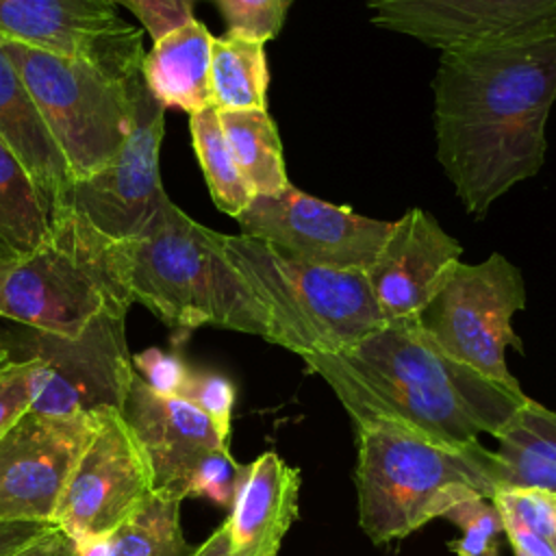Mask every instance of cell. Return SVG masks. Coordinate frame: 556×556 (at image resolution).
I'll list each match as a JSON object with an SVG mask.
<instances>
[{"label":"cell","instance_id":"1","mask_svg":"<svg viewBox=\"0 0 556 556\" xmlns=\"http://www.w3.org/2000/svg\"><path fill=\"white\" fill-rule=\"evenodd\" d=\"M432 91L437 159L467 213L482 219L545 161V124L556 100V30L445 50Z\"/></svg>","mask_w":556,"mask_h":556},{"label":"cell","instance_id":"2","mask_svg":"<svg viewBox=\"0 0 556 556\" xmlns=\"http://www.w3.org/2000/svg\"><path fill=\"white\" fill-rule=\"evenodd\" d=\"M352 421L387 419L437 443L469 447L497 437L528 402L447 354L415 319L387 321L334 354L300 356Z\"/></svg>","mask_w":556,"mask_h":556},{"label":"cell","instance_id":"3","mask_svg":"<svg viewBox=\"0 0 556 556\" xmlns=\"http://www.w3.org/2000/svg\"><path fill=\"white\" fill-rule=\"evenodd\" d=\"M128 243L98 230L70 204L50 206L46 237L28 252L0 256V319L78 337L100 313L126 315Z\"/></svg>","mask_w":556,"mask_h":556},{"label":"cell","instance_id":"4","mask_svg":"<svg viewBox=\"0 0 556 556\" xmlns=\"http://www.w3.org/2000/svg\"><path fill=\"white\" fill-rule=\"evenodd\" d=\"M358 526L371 543L404 539L469 497L495 493L493 450L450 447L387 419H356Z\"/></svg>","mask_w":556,"mask_h":556},{"label":"cell","instance_id":"5","mask_svg":"<svg viewBox=\"0 0 556 556\" xmlns=\"http://www.w3.org/2000/svg\"><path fill=\"white\" fill-rule=\"evenodd\" d=\"M126 243L132 298L165 326L178 332L217 326L271 341L269 313L226 256L222 232L169 200L150 228Z\"/></svg>","mask_w":556,"mask_h":556},{"label":"cell","instance_id":"6","mask_svg":"<svg viewBox=\"0 0 556 556\" xmlns=\"http://www.w3.org/2000/svg\"><path fill=\"white\" fill-rule=\"evenodd\" d=\"M224 250L269 313V343L298 356L343 352L387 324L365 271L302 263L245 235H224Z\"/></svg>","mask_w":556,"mask_h":556},{"label":"cell","instance_id":"7","mask_svg":"<svg viewBox=\"0 0 556 556\" xmlns=\"http://www.w3.org/2000/svg\"><path fill=\"white\" fill-rule=\"evenodd\" d=\"M41 111L72 180L102 169L126 143L132 126V80L143 63L111 67L89 59L59 56L0 37Z\"/></svg>","mask_w":556,"mask_h":556},{"label":"cell","instance_id":"8","mask_svg":"<svg viewBox=\"0 0 556 556\" xmlns=\"http://www.w3.org/2000/svg\"><path fill=\"white\" fill-rule=\"evenodd\" d=\"M126 315L100 313L78 337L28 326L0 330V348L30 369V410L78 415L122 410L135 367L126 343Z\"/></svg>","mask_w":556,"mask_h":556},{"label":"cell","instance_id":"9","mask_svg":"<svg viewBox=\"0 0 556 556\" xmlns=\"http://www.w3.org/2000/svg\"><path fill=\"white\" fill-rule=\"evenodd\" d=\"M521 308L523 276L506 256L493 252L478 265L460 261L417 321L447 354L489 380L521 391L504 356L508 345L521 352L513 330V317Z\"/></svg>","mask_w":556,"mask_h":556},{"label":"cell","instance_id":"10","mask_svg":"<svg viewBox=\"0 0 556 556\" xmlns=\"http://www.w3.org/2000/svg\"><path fill=\"white\" fill-rule=\"evenodd\" d=\"M163 132L165 106L150 93L139 72L132 80V126L126 143L102 169L72 180L54 204L74 206L113 239L141 237L169 202L159 174Z\"/></svg>","mask_w":556,"mask_h":556},{"label":"cell","instance_id":"11","mask_svg":"<svg viewBox=\"0 0 556 556\" xmlns=\"http://www.w3.org/2000/svg\"><path fill=\"white\" fill-rule=\"evenodd\" d=\"M150 495L148 463L122 413L93 410V432L65 482L52 523L72 541L111 536Z\"/></svg>","mask_w":556,"mask_h":556},{"label":"cell","instance_id":"12","mask_svg":"<svg viewBox=\"0 0 556 556\" xmlns=\"http://www.w3.org/2000/svg\"><path fill=\"white\" fill-rule=\"evenodd\" d=\"M241 235L302 263L367 271L391 224L330 204L295 187L274 195H254L235 217Z\"/></svg>","mask_w":556,"mask_h":556},{"label":"cell","instance_id":"13","mask_svg":"<svg viewBox=\"0 0 556 556\" xmlns=\"http://www.w3.org/2000/svg\"><path fill=\"white\" fill-rule=\"evenodd\" d=\"M93 432V413L26 410L0 437V521L52 523L65 482Z\"/></svg>","mask_w":556,"mask_h":556},{"label":"cell","instance_id":"14","mask_svg":"<svg viewBox=\"0 0 556 556\" xmlns=\"http://www.w3.org/2000/svg\"><path fill=\"white\" fill-rule=\"evenodd\" d=\"M371 24L430 48L500 46L556 30V0H371Z\"/></svg>","mask_w":556,"mask_h":556},{"label":"cell","instance_id":"15","mask_svg":"<svg viewBox=\"0 0 556 556\" xmlns=\"http://www.w3.org/2000/svg\"><path fill=\"white\" fill-rule=\"evenodd\" d=\"M0 37L111 67L143 63L141 30L113 0H0Z\"/></svg>","mask_w":556,"mask_h":556},{"label":"cell","instance_id":"16","mask_svg":"<svg viewBox=\"0 0 556 556\" xmlns=\"http://www.w3.org/2000/svg\"><path fill=\"white\" fill-rule=\"evenodd\" d=\"M119 413L143 452L152 493L169 500H187L200 463L211 452L230 447L195 404L156 393L137 371Z\"/></svg>","mask_w":556,"mask_h":556},{"label":"cell","instance_id":"17","mask_svg":"<svg viewBox=\"0 0 556 556\" xmlns=\"http://www.w3.org/2000/svg\"><path fill=\"white\" fill-rule=\"evenodd\" d=\"M463 245L424 208H408L365 276L387 321L415 319L450 280Z\"/></svg>","mask_w":556,"mask_h":556},{"label":"cell","instance_id":"18","mask_svg":"<svg viewBox=\"0 0 556 556\" xmlns=\"http://www.w3.org/2000/svg\"><path fill=\"white\" fill-rule=\"evenodd\" d=\"M300 482V469L269 450L243 467L226 519L230 556H278L298 519Z\"/></svg>","mask_w":556,"mask_h":556},{"label":"cell","instance_id":"19","mask_svg":"<svg viewBox=\"0 0 556 556\" xmlns=\"http://www.w3.org/2000/svg\"><path fill=\"white\" fill-rule=\"evenodd\" d=\"M0 143L26 169L48 204L59 202L72 185L70 165L59 150L41 111L17 67L0 46Z\"/></svg>","mask_w":556,"mask_h":556},{"label":"cell","instance_id":"20","mask_svg":"<svg viewBox=\"0 0 556 556\" xmlns=\"http://www.w3.org/2000/svg\"><path fill=\"white\" fill-rule=\"evenodd\" d=\"M213 35L195 17L154 41L143 56V80L150 93L167 109L198 113L213 106L211 48Z\"/></svg>","mask_w":556,"mask_h":556},{"label":"cell","instance_id":"21","mask_svg":"<svg viewBox=\"0 0 556 556\" xmlns=\"http://www.w3.org/2000/svg\"><path fill=\"white\" fill-rule=\"evenodd\" d=\"M491 480L500 486H536L556 493V410L528 397L495 437Z\"/></svg>","mask_w":556,"mask_h":556},{"label":"cell","instance_id":"22","mask_svg":"<svg viewBox=\"0 0 556 556\" xmlns=\"http://www.w3.org/2000/svg\"><path fill=\"white\" fill-rule=\"evenodd\" d=\"M217 117L252 195H274L291 185L280 137L267 111H217Z\"/></svg>","mask_w":556,"mask_h":556},{"label":"cell","instance_id":"23","mask_svg":"<svg viewBox=\"0 0 556 556\" xmlns=\"http://www.w3.org/2000/svg\"><path fill=\"white\" fill-rule=\"evenodd\" d=\"M269 70L265 43L237 35L213 39L211 98L217 111H267Z\"/></svg>","mask_w":556,"mask_h":556},{"label":"cell","instance_id":"24","mask_svg":"<svg viewBox=\"0 0 556 556\" xmlns=\"http://www.w3.org/2000/svg\"><path fill=\"white\" fill-rule=\"evenodd\" d=\"M50 204L26 169L0 143V248L22 254L48 232Z\"/></svg>","mask_w":556,"mask_h":556},{"label":"cell","instance_id":"25","mask_svg":"<svg viewBox=\"0 0 556 556\" xmlns=\"http://www.w3.org/2000/svg\"><path fill=\"white\" fill-rule=\"evenodd\" d=\"M189 130L193 139V150L200 161L204 180L208 185L211 198L219 211L237 217L250 202L252 191L248 189L230 146L224 137L217 109L208 106L189 115Z\"/></svg>","mask_w":556,"mask_h":556},{"label":"cell","instance_id":"26","mask_svg":"<svg viewBox=\"0 0 556 556\" xmlns=\"http://www.w3.org/2000/svg\"><path fill=\"white\" fill-rule=\"evenodd\" d=\"M180 526V502L152 493L148 502L109 536V556H191Z\"/></svg>","mask_w":556,"mask_h":556},{"label":"cell","instance_id":"27","mask_svg":"<svg viewBox=\"0 0 556 556\" xmlns=\"http://www.w3.org/2000/svg\"><path fill=\"white\" fill-rule=\"evenodd\" d=\"M443 519L460 528V539L447 547L456 556H497V536L504 534V519L497 506L486 497H469L452 506Z\"/></svg>","mask_w":556,"mask_h":556},{"label":"cell","instance_id":"28","mask_svg":"<svg viewBox=\"0 0 556 556\" xmlns=\"http://www.w3.org/2000/svg\"><path fill=\"white\" fill-rule=\"evenodd\" d=\"M491 502L502 517L515 521L556 552V493L536 486H500Z\"/></svg>","mask_w":556,"mask_h":556},{"label":"cell","instance_id":"29","mask_svg":"<svg viewBox=\"0 0 556 556\" xmlns=\"http://www.w3.org/2000/svg\"><path fill=\"white\" fill-rule=\"evenodd\" d=\"M222 11L228 35L267 43L285 22L291 0H213Z\"/></svg>","mask_w":556,"mask_h":556},{"label":"cell","instance_id":"30","mask_svg":"<svg viewBox=\"0 0 556 556\" xmlns=\"http://www.w3.org/2000/svg\"><path fill=\"white\" fill-rule=\"evenodd\" d=\"M180 397L195 404L211 419L219 437L230 443L232 408L237 400L232 380L217 371H191Z\"/></svg>","mask_w":556,"mask_h":556},{"label":"cell","instance_id":"31","mask_svg":"<svg viewBox=\"0 0 556 556\" xmlns=\"http://www.w3.org/2000/svg\"><path fill=\"white\" fill-rule=\"evenodd\" d=\"M241 463H237L230 454V447H222L211 452L200 467L195 469L189 486V497H206L217 506L232 504L237 484L243 473Z\"/></svg>","mask_w":556,"mask_h":556},{"label":"cell","instance_id":"32","mask_svg":"<svg viewBox=\"0 0 556 556\" xmlns=\"http://www.w3.org/2000/svg\"><path fill=\"white\" fill-rule=\"evenodd\" d=\"M30 408V369L0 348V437Z\"/></svg>","mask_w":556,"mask_h":556},{"label":"cell","instance_id":"33","mask_svg":"<svg viewBox=\"0 0 556 556\" xmlns=\"http://www.w3.org/2000/svg\"><path fill=\"white\" fill-rule=\"evenodd\" d=\"M126 7L148 30L152 41L169 35L193 20V7L198 0H113Z\"/></svg>","mask_w":556,"mask_h":556},{"label":"cell","instance_id":"34","mask_svg":"<svg viewBox=\"0 0 556 556\" xmlns=\"http://www.w3.org/2000/svg\"><path fill=\"white\" fill-rule=\"evenodd\" d=\"M132 367L161 395H180L191 374L178 354L163 352L159 348H148L135 354Z\"/></svg>","mask_w":556,"mask_h":556},{"label":"cell","instance_id":"35","mask_svg":"<svg viewBox=\"0 0 556 556\" xmlns=\"http://www.w3.org/2000/svg\"><path fill=\"white\" fill-rule=\"evenodd\" d=\"M54 528L43 521H0V556H13Z\"/></svg>","mask_w":556,"mask_h":556},{"label":"cell","instance_id":"36","mask_svg":"<svg viewBox=\"0 0 556 556\" xmlns=\"http://www.w3.org/2000/svg\"><path fill=\"white\" fill-rule=\"evenodd\" d=\"M191 556H230V543H228V526L226 521L219 523L208 539H204Z\"/></svg>","mask_w":556,"mask_h":556},{"label":"cell","instance_id":"37","mask_svg":"<svg viewBox=\"0 0 556 556\" xmlns=\"http://www.w3.org/2000/svg\"><path fill=\"white\" fill-rule=\"evenodd\" d=\"M63 532L59 528L46 532L43 536H39L37 541H33L30 545H26L24 549L15 552L13 556H54V552L59 549L61 541H63Z\"/></svg>","mask_w":556,"mask_h":556},{"label":"cell","instance_id":"38","mask_svg":"<svg viewBox=\"0 0 556 556\" xmlns=\"http://www.w3.org/2000/svg\"><path fill=\"white\" fill-rule=\"evenodd\" d=\"M54 556H78V552H76L74 543H72L67 536H63V541H61L59 549L54 552Z\"/></svg>","mask_w":556,"mask_h":556},{"label":"cell","instance_id":"39","mask_svg":"<svg viewBox=\"0 0 556 556\" xmlns=\"http://www.w3.org/2000/svg\"><path fill=\"white\" fill-rule=\"evenodd\" d=\"M7 252H9V250H4V248H0V256H2V254H7Z\"/></svg>","mask_w":556,"mask_h":556},{"label":"cell","instance_id":"40","mask_svg":"<svg viewBox=\"0 0 556 556\" xmlns=\"http://www.w3.org/2000/svg\"><path fill=\"white\" fill-rule=\"evenodd\" d=\"M515 556H521V554H515Z\"/></svg>","mask_w":556,"mask_h":556}]
</instances>
